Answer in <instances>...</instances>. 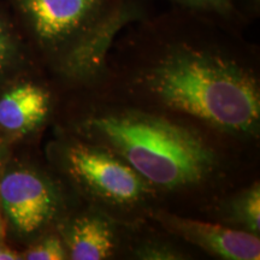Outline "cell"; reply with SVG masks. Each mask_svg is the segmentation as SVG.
Instances as JSON below:
<instances>
[{"label":"cell","mask_w":260,"mask_h":260,"mask_svg":"<svg viewBox=\"0 0 260 260\" xmlns=\"http://www.w3.org/2000/svg\"><path fill=\"white\" fill-rule=\"evenodd\" d=\"M34 40L52 51L82 52L112 34L132 11L117 0H12Z\"/></svg>","instance_id":"3957f363"},{"label":"cell","mask_w":260,"mask_h":260,"mask_svg":"<svg viewBox=\"0 0 260 260\" xmlns=\"http://www.w3.org/2000/svg\"><path fill=\"white\" fill-rule=\"evenodd\" d=\"M146 84L158 102L230 133H249L260 119L254 79L222 51L188 40L167 45Z\"/></svg>","instance_id":"6da1fadb"},{"label":"cell","mask_w":260,"mask_h":260,"mask_svg":"<svg viewBox=\"0 0 260 260\" xmlns=\"http://www.w3.org/2000/svg\"><path fill=\"white\" fill-rule=\"evenodd\" d=\"M245 2L247 3V4H249V6H251V8H252L253 10L258 9L259 0H245Z\"/></svg>","instance_id":"5bb4252c"},{"label":"cell","mask_w":260,"mask_h":260,"mask_svg":"<svg viewBox=\"0 0 260 260\" xmlns=\"http://www.w3.org/2000/svg\"><path fill=\"white\" fill-rule=\"evenodd\" d=\"M68 258L74 260H102L115 249V233L102 217L84 216L75 219L65 234Z\"/></svg>","instance_id":"ba28073f"},{"label":"cell","mask_w":260,"mask_h":260,"mask_svg":"<svg viewBox=\"0 0 260 260\" xmlns=\"http://www.w3.org/2000/svg\"><path fill=\"white\" fill-rule=\"evenodd\" d=\"M187 8L199 10V11L214 12V14L228 17L234 12L232 0H174Z\"/></svg>","instance_id":"7c38bea8"},{"label":"cell","mask_w":260,"mask_h":260,"mask_svg":"<svg viewBox=\"0 0 260 260\" xmlns=\"http://www.w3.org/2000/svg\"><path fill=\"white\" fill-rule=\"evenodd\" d=\"M87 129L145 181L167 189L198 183L214 164L212 151L199 136L158 117L110 113L89 119Z\"/></svg>","instance_id":"7a4b0ae2"},{"label":"cell","mask_w":260,"mask_h":260,"mask_svg":"<svg viewBox=\"0 0 260 260\" xmlns=\"http://www.w3.org/2000/svg\"><path fill=\"white\" fill-rule=\"evenodd\" d=\"M18 51V40L11 24L0 15V71L11 63Z\"/></svg>","instance_id":"8fae6325"},{"label":"cell","mask_w":260,"mask_h":260,"mask_svg":"<svg viewBox=\"0 0 260 260\" xmlns=\"http://www.w3.org/2000/svg\"><path fill=\"white\" fill-rule=\"evenodd\" d=\"M0 203L10 222L22 234L41 229L58 209L51 184L29 170L10 171L0 180Z\"/></svg>","instance_id":"5b68a950"},{"label":"cell","mask_w":260,"mask_h":260,"mask_svg":"<svg viewBox=\"0 0 260 260\" xmlns=\"http://www.w3.org/2000/svg\"><path fill=\"white\" fill-rule=\"evenodd\" d=\"M67 168L90 193L113 204H133L146 191L145 180L125 161L110 152L83 144L70 146Z\"/></svg>","instance_id":"277c9868"},{"label":"cell","mask_w":260,"mask_h":260,"mask_svg":"<svg viewBox=\"0 0 260 260\" xmlns=\"http://www.w3.org/2000/svg\"><path fill=\"white\" fill-rule=\"evenodd\" d=\"M68 252L58 237H48L28 249L23 254L28 260H61L68 258Z\"/></svg>","instance_id":"30bf717a"},{"label":"cell","mask_w":260,"mask_h":260,"mask_svg":"<svg viewBox=\"0 0 260 260\" xmlns=\"http://www.w3.org/2000/svg\"><path fill=\"white\" fill-rule=\"evenodd\" d=\"M50 109L48 94L32 83L18 84L0 98V128L24 134L39 126Z\"/></svg>","instance_id":"52a82bcc"},{"label":"cell","mask_w":260,"mask_h":260,"mask_svg":"<svg viewBox=\"0 0 260 260\" xmlns=\"http://www.w3.org/2000/svg\"><path fill=\"white\" fill-rule=\"evenodd\" d=\"M235 210L236 217L245 224L248 232L258 235L260 230V189L258 183L239 198Z\"/></svg>","instance_id":"9c48e42d"},{"label":"cell","mask_w":260,"mask_h":260,"mask_svg":"<svg viewBox=\"0 0 260 260\" xmlns=\"http://www.w3.org/2000/svg\"><path fill=\"white\" fill-rule=\"evenodd\" d=\"M19 258L21 256H19L17 252L12 251V249L8 248L5 245L0 243V260H16Z\"/></svg>","instance_id":"4fadbf2b"},{"label":"cell","mask_w":260,"mask_h":260,"mask_svg":"<svg viewBox=\"0 0 260 260\" xmlns=\"http://www.w3.org/2000/svg\"><path fill=\"white\" fill-rule=\"evenodd\" d=\"M3 236H4V226H3L2 218H0V240L3 239Z\"/></svg>","instance_id":"9a60e30c"},{"label":"cell","mask_w":260,"mask_h":260,"mask_svg":"<svg viewBox=\"0 0 260 260\" xmlns=\"http://www.w3.org/2000/svg\"><path fill=\"white\" fill-rule=\"evenodd\" d=\"M162 223L178 235L211 254L229 260H258L259 237L251 232L234 230L218 224L186 219L176 216H160Z\"/></svg>","instance_id":"8992f818"}]
</instances>
